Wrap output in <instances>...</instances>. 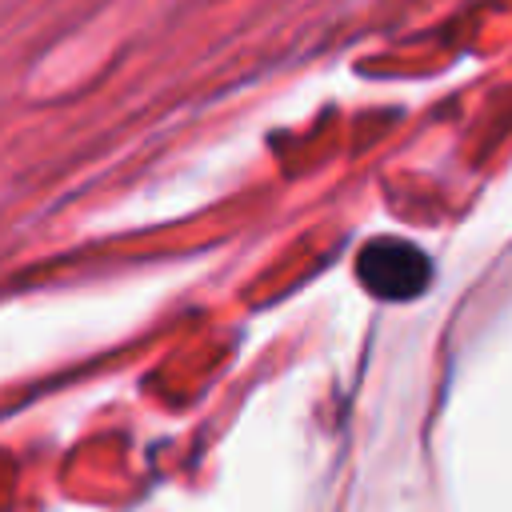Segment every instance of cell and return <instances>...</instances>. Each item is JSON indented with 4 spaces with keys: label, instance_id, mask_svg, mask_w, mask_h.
<instances>
[{
    "label": "cell",
    "instance_id": "1",
    "mask_svg": "<svg viewBox=\"0 0 512 512\" xmlns=\"http://www.w3.org/2000/svg\"><path fill=\"white\" fill-rule=\"evenodd\" d=\"M364 260H368V264H380V272H384L380 280H368L372 292H384V296H412L396 272H400L404 264H412V260H424V256H420L416 248L400 244V240H376V244L364 248Z\"/></svg>",
    "mask_w": 512,
    "mask_h": 512
}]
</instances>
